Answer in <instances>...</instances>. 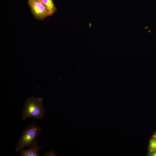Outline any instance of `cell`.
Instances as JSON below:
<instances>
[{"mask_svg": "<svg viewBox=\"0 0 156 156\" xmlns=\"http://www.w3.org/2000/svg\"><path fill=\"white\" fill-rule=\"evenodd\" d=\"M43 100L42 98L34 96L27 99L22 111V120L30 118L37 119L43 118L45 110L43 107Z\"/></svg>", "mask_w": 156, "mask_h": 156, "instance_id": "1", "label": "cell"}, {"mask_svg": "<svg viewBox=\"0 0 156 156\" xmlns=\"http://www.w3.org/2000/svg\"><path fill=\"white\" fill-rule=\"evenodd\" d=\"M42 131V128L36 125L34 122L28 125L23 131L16 145L15 151L18 152L24 148L31 147L37 144L36 139Z\"/></svg>", "mask_w": 156, "mask_h": 156, "instance_id": "2", "label": "cell"}, {"mask_svg": "<svg viewBox=\"0 0 156 156\" xmlns=\"http://www.w3.org/2000/svg\"><path fill=\"white\" fill-rule=\"evenodd\" d=\"M28 3L32 14L37 19L43 20L49 16L40 0H28Z\"/></svg>", "mask_w": 156, "mask_h": 156, "instance_id": "3", "label": "cell"}, {"mask_svg": "<svg viewBox=\"0 0 156 156\" xmlns=\"http://www.w3.org/2000/svg\"><path fill=\"white\" fill-rule=\"evenodd\" d=\"M45 146L40 147L37 145V144L33 146L30 147L28 149L21 150L20 151L21 153V156H39V150Z\"/></svg>", "mask_w": 156, "mask_h": 156, "instance_id": "4", "label": "cell"}, {"mask_svg": "<svg viewBox=\"0 0 156 156\" xmlns=\"http://www.w3.org/2000/svg\"><path fill=\"white\" fill-rule=\"evenodd\" d=\"M45 7L49 16L52 15L57 11V8L52 0H40Z\"/></svg>", "mask_w": 156, "mask_h": 156, "instance_id": "5", "label": "cell"}, {"mask_svg": "<svg viewBox=\"0 0 156 156\" xmlns=\"http://www.w3.org/2000/svg\"><path fill=\"white\" fill-rule=\"evenodd\" d=\"M156 149V138L152 136L149 141L148 147V152Z\"/></svg>", "mask_w": 156, "mask_h": 156, "instance_id": "6", "label": "cell"}, {"mask_svg": "<svg viewBox=\"0 0 156 156\" xmlns=\"http://www.w3.org/2000/svg\"><path fill=\"white\" fill-rule=\"evenodd\" d=\"M44 156H56L54 150H53L50 152H48L44 154Z\"/></svg>", "mask_w": 156, "mask_h": 156, "instance_id": "7", "label": "cell"}, {"mask_svg": "<svg viewBox=\"0 0 156 156\" xmlns=\"http://www.w3.org/2000/svg\"><path fill=\"white\" fill-rule=\"evenodd\" d=\"M148 155L150 156H156V149L153 151L148 152Z\"/></svg>", "mask_w": 156, "mask_h": 156, "instance_id": "8", "label": "cell"}, {"mask_svg": "<svg viewBox=\"0 0 156 156\" xmlns=\"http://www.w3.org/2000/svg\"><path fill=\"white\" fill-rule=\"evenodd\" d=\"M153 136L156 138V132L154 133Z\"/></svg>", "mask_w": 156, "mask_h": 156, "instance_id": "9", "label": "cell"}, {"mask_svg": "<svg viewBox=\"0 0 156 156\" xmlns=\"http://www.w3.org/2000/svg\"><path fill=\"white\" fill-rule=\"evenodd\" d=\"M148 28V27H145V29H147Z\"/></svg>", "mask_w": 156, "mask_h": 156, "instance_id": "10", "label": "cell"}]
</instances>
